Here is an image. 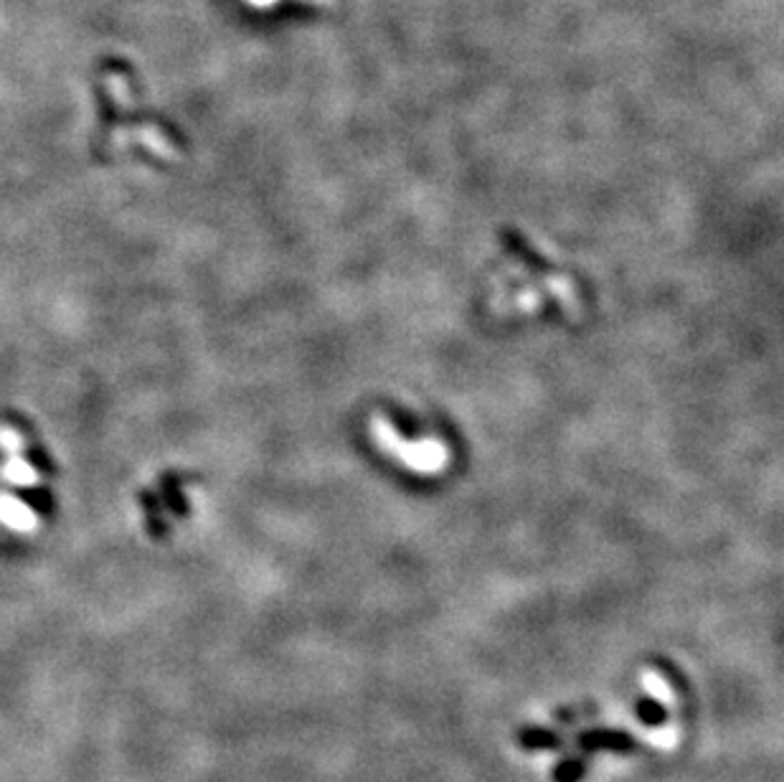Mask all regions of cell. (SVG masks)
<instances>
[{
  "mask_svg": "<svg viewBox=\"0 0 784 782\" xmlns=\"http://www.w3.org/2000/svg\"><path fill=\"white\" fill-rule=\"evenodd\" d=\"M252 8H259V11H270V8H275L280 0H246Z\"/></svg>",
  "mask_w": 784,
  "mask_h": 782,
  "instance_id": "1",
  "label": "cell"
},
{
  "mask_svg": "<svg viewBox=\"0 0 784 782\" xmlns=\"http://www.w3.org/2000/svg\"><path fill=\"white\" fill-rule=\"evenodd\" d=\"M310 3H333V0H310Z\"/></svg>",
  "mask_w": 784,
  "mask_h": 782,
  "instance_id": "2",
  "label": "cell"
}]
</instances>
